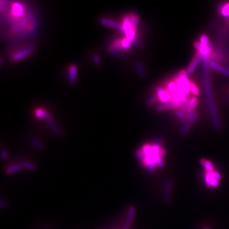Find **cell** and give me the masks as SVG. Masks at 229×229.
<instances>
[{"mask_svg": "<svg viewBox=\"0 0 229 229\" xmlns=\"http://www.w3.org/2000/svg\"><path fill=\"white\" fill-rule=\"evenodd\" d=\"M162 145V142L158 140L152 145H143L136 153V157L142 166L150 172H154L158 167L164 166V157L166 151Z\"/></svg>", "mask_w": 229, "mask_h": 229, "instance_id": "6da1fadb", "label": "cell"}, {"mask_svg": "<svg viewBox=\"0 0 229 229\" xmlns=\"http://www.w3.org/2000/svg\"><path fill=\"white\" fill-rule=\"evenodd\" d=\"M187 73L185 70H182L180 72L177 81L178 89L177 93L173 94V101L180 102L185 96L188 95L191 84L189 82Z\"/></svg>", "mask_w": 229, "mask_h": 229, "instance_id": "7a4b0ae2", "label": "cell"}, {"mask_svg": "<svg viewBox=\"0 0 229 229\" xmlns=\"http://www.w3.org/2000/svg\"><path fill=\"white\" fill-rule=\"evenodd\" d=\"M204 183L208 188H218L222 178L219 171L215 169L213 164H211L204 167Z\"/></svg>", "mask_w": 229, "mask_h": 229, "instance_id": "3957f363", "label": "cell"}, {"mask_svg": "<svg viewBox=\"0 0 229 229\" xmlns=\"http://www.w3.org/2000/svg\"><path fill=\"white\" fill-rule=\"evenodd\" d=\"M122 25L123 28H124L123 33L126 35V38L129 39L132 42L134 41L136 37V30H134L132 27L128 16H126L123 18Z\"/></svg>", "mask_w": 229, "mask_h": 229, "instance_id": "277c9868", "label": "cell"}, {"mask_svg": "<svg viewBox=\"0 0 229 229\" xmlns=\"http://www.w3.org/2000/svg\"><path fill=\"white\" fill-rule=\"evenodd\" d=\"M34 50H35V47L33 46H29V47L22 48L20 50H19L18 52H15L14 54L12 56L10 60L11 61H17L21 60L25 58L26 57L29 56L31 54H32V52H33Z\"/></svg>", "mask_w": 229, "mask_h": 229, "instance_id": "5b68a950", "label": "cell"}, {"mask_svg": "<svg viewBox=\"0 0 229 229\" xmlns=\"http://www.w3.org/2000/svg\"><path fill=\"white\" fill-rule=\"evenodd\" d=\"M179 107H182V102L179 101H170L167 103H163L161 104H158L156 107V110L158 112H163L170 109H174Z\"/></svg>", "mask_w": 229, "mask_h": 229, "instance_id": "8992f818", "label": "cell"}, {"mask_svg": "<svg viewBox=\"0 0 229 229\" xmlns=\"http://www.w3.org/2000/svg\"><path fill=\"white\" fill-rule=\"evenodd\" d=\"M172 186H173V182L171 180H169L168 181L166 182L163 193V200L165 203H167L170 201L171 192L172 190Z\"/></svg>", "mask_w": 229, "mask_h": 229, "instance_id": "52a82bcc", "label": "cell"}, {"mask_svg": "<svg viewBox=\"0 0 229 229\" xmlns=\"http://www.w3.org/2000/svg\"><path fill=\"white\" fill-rule=\"evenodd\" d=\"M12 15L14 17H19L24 13V8L23 5L19 2H15L12 7Z\"/></svg>", "mask_w": 229, "mask_h": 229, "instance_id": "ba28073f", "label": "cell"}, {"mask_svg": "<svg viewBox=\"0 0 229 229\" xmlns=\"http://www.w3.org/2000/svg\"><path fill=\"white\" fill-rule=\"evenodd\" d=\"M202 59H203L202 55L201 54V53L199 52H198V54H197L196 57L194 58V59H193L190 62V64H189V66H188V68L187 69V73L192 74V73H193V72H194L196 69L197 67V65L199 64L200 61Z\"/></svg>", "mask_w": 229, "mask_h": 229, "instance_id": "9c48e42d", "label": "cell"}, {"mask_svg": "<svg viewBox=\"0 0 229 229\" xmlns=\"http://www.w3.org/2000/svg\"><path fill=\"white\" fill-rule=\"evenodd\" d=\"M101 22L102 25L111 27L113 28H116L120 30L121 32H124V28H123L122 23H119L117 22H115L114 21L110 20L108 19H102L101 20Z\"/></svg>", "mask_w": 229, "mask_h": 229, "instance_id": "30bf717a", "label": "cell"}, {"mask_svg": "<svg viewBox=\"0 0 229 229\" xmlns=\"http://www.w3.org/2000/svg\"><path fill=\"white\" fill-rule=\"evenodd\" d=\"M122 39H118L112 42L109 48V52L112 55L118 54V53L121 50L122 47Z\"/></svg>", "mask_w": 229, "mask_h": 229, "instance_id": "8fae6325", "label": "cell"}, {"mask_svg": "<svg viewBox=\"0 0 229 229\" xmlns=\"http://www.w3.org/2000/svg\"><path fill=\"white\" fill-rule=\"evenodd\" d=\"M157 96L159 97V99L161 100V101L163 102L164 103H167L169 102V101H171V96L170 95V94L163 90L162 88H158L157 90Z\"/></svg>", "mask_w": 229, "mask_h": 229, "instance_id": "7c38bea8", "label": "cell"}, {"mask_svg": "<svg viewBox=\"0 0 229 229\" xmlns=\"http://www.w3.org/2000/svg\"><path fill=\"white\" fill-rule=\"evenodd\" d=\"M134 215H135V209L133 206H131L129 207L128 211V215L124 225V229H129L134 219Z\"/></svg>", "mask_w": 229, "mask_h": 229, "instance_id": "4fadbf2b", "label": "cell"}, {"mask_svg": "<svg viewBox=\"0 0 229 229\" xmlns=\"http://www.w3.org/2000/svg\"><path fill=\"white\" fill-rule=\"evenodd\" d=\"M77 67L75 65H72L69 68L68 78L69 82L73 84L77 82Z\"/></svg>", "mask_w": 229, "mask_h": 229, "instance_id": "5bb4252c", "label": "cell"}, {"mask_svg": "<svg viewBox=\"0 0 229 229\" xmlns=\"http://www.w3.org/2000/svg\"><path fill=\"white\" fill-rule=\"evenodd\" d=\"M209 66H210V67H211L213 69L217 70V71H218V72H220V73H222L224 74L225 75L229 77V69H228L220 66L219 64H218L217 63H216L214 61L209 62Z\"/></svg>", "mask_w": 229, "mask_h": 229, "instance_id": "9a60e30c", "label": "cell"}, {"mask_svg": "<svg viewBox=\"0 0 229 229\" xmlns=\"http://www.w3.org/2000/svg\"><path fill=\"white\" fill-rule=\"evenodd\" d=\"M194 47L199 50L203 57H208L209 54V48L208 46L204 45L199 42H196L194 43Z\"/></svg>", "mask_w": 229, "mask_h": 229, "instance_id": "2e32d148", "label": "cell"}, {"mask_svg": "<svg viewBox=\"0 0 229 229\" xmlns=\"http://www.w3.org/2000/svg\"><path fill=\"white\" fill-rule=\"evenodd\" d=\"M135 69L136 71L137 72V74L138 75V76L141 78H143L145 77V69L143 67V64L137 61L136 62L135 64Z\"/></svg>", "mask_w": 229, "mask_h": 229, "instance_id": "e0dca14e", "label": "cell"}, {"mask_svg": "<svg viewBox=\"0 0 229 229\" xmlns=\"http://www.w3.org/2000/svg\"><path fill=\"white\" fill-rule=\"evenodd\" d=\"M35 115L38 118H45L47 120H50L51 116L49 114L48 112H46L42 108H38L37 109L36 112H35Z\"/></svg>", "mask_w": 229, "mask_h": 229, "instance_id": "ac0fdd59", "label": "cell"}, {"mask_svg": "<svg viewBox=\"0 0 229 229\" xmlns=\"http://www.w3.org/2000/svg\"><path fill=\"white\" fill-rule=\"evenodd\" d=\"M47 124L48 127L50 128V129L54 132L56 135L57 136H61L62 135V131L59 128V127L55 124V123L52 121L51 120H47Z\"/></svg>", "mask_w": 229, "mask_h": 229, "instance_id": "d6986e66", "label": "cell"}, {"mask_svg": "<svg viewBox=\"0 0 229 229\" xmlns=\"http://www.w3.org/2000/svg\"><path fill=\"white\" fill-rule=\"evenodd\" d=\"M22 168V166L21 164H15L8 167L6 169V172L8 174H12L15 172L19 171Z\"/></svg>", "mask_w": 229, "mask_h": 229, "instance_id": "ffe728a7", "label": "cell"}, {"mask_svg": "<svg viewBox=\"0 0 229 229\" xmlns=\"http://www.w3.org/2000/svg\"><path fill=\"white\" fill-rule=\"evenodd\" d=\"M129 19L130 20V22L132 26V27L134 28V30L136 29L138 23H139V17L137 15L134 14V13H131L129 16Z\"/></svg>", "mask_w": 229, "mask_h": 229, "instance_id": "44dd1931", "label": "cell"}, {"mask_svg": "<svg viewBox=\"0 0 229 229\" xmlns=\"http://www.w3.org/2000/svg\"><path fill=\"white\" fill-rule=\"evenodd\" d=\"M22 167L29 170V171H34L37 169V166L34 164H33L31 162H29V161H23L22 162V163H21Z\"/></svg>", "mask_w": 229, "mask_h": 229, "instance_id": "7402d4cb", "label": "cell"}, {"mask_svg": "<svg viewBox=\"0 0 229 229\" xmlns=\"http://www.w3.org/2000/svg\"><path fill=\"white\" fill-rule=\"evenodd\" d=\"M31 141L32 145L37 149H38L39 150H42L43 148V145H42V143L40 142V141L38 139L32 137V138H31Z\"/></svg>", "mask_w": 229, "mask_h": 229, "instance_id": "603a6c76", "label": "cell"}, {"mask_svg": "<svg viewBox=\"0 0 229 229\" xmlns=\"http://www.w3.org/2000/svg\"><path fill=\"white\" fill-rule=\"evenodd\" d=\"M132 42L131 40H130L129 39L125 38L122 39V47L124 49H125L126 50H128L130 49L131 45H132Z\"/></svg>", "mask_w": 229, "mask_h": 229, "instance_id": "cb8c5ba5", "label": "cell"}, {"mask_svg": "<svg viewBox=\"0 0 229 229\" xmlns=\"http://www.w3.org/2000/svg\"><path fill=\"white\" fill-rule=\"evenodd\" d=\"M190 128H191V124L188 122H186L181 129V134L182 135H186L190 130Z\"/></svg>", "mask_w": 229, "mask_h": 229, "instance_id": "d4e9b609", "label": "cell"}, {"mask_svg": "<svg viewBox=\"0 0 229 229\" xmlns=\"http://www.w3.org/2000/svg\"><path fill=\"white\" fill-rule=\"evenodd\" d=\"M176 115H177V116L180 118L181 120H182L184 122H188V120H189V117L187 115V114H185L182 111H177V112H176Z\"/></svg>", "mask_w": 229, "mask_h": 229, "instance_id": "484cf974", "label": "cell"}, {"mask_svg": "<svg viewBox=\"0 0 229 229\" xmlns=\"http://www.w3.org/2000/svg\"><path fill=\"white\" fill-rule=\"evenodd\" d=\"M168 88H169V91L172 94V95L177 93V89H178V87H177V83H174V82L169 83V85H168Z\"/></svg>", "mask_w": 229, "mask_h": 229, "instance_id": "4316f807", "label": "cell"}, {"mask_svg": "<svg viewBox=\"0 0 229 229\" xmlns=\"http://www.w3.org/2000/svg\"><path fill=\"white\" fill-rule=\"evenodd\" d=\"M197 104H198V100L190 106V107L189 108V109L186 112V114H187V116H188L190 117L192 115V113L194 112H193V110H194L195 108H196V107L197 106Z\"/></svg>", "mask_w": 229, "mask_h": 229, "instance_id": "83f0119b", "label": "cell"}, {"mask_svg": "<svg viewBox=\"0 0 229 229\" xmlns=\"http://www.w3.org/2000/svg\"><path fill=\"white\" fill-rule=\"evenodd\" d=\"M222 14L223 17H228L229 16V3L223 5L221 9Z\"/></svg>", "mask_w": 229, "mask_h": 229, "instance_id": "f1b7e54d", "label": "cell"}, {"mask_svg": "<svg viewBox=\"0 0 229 229\" xmlns=\"http://www.w3.org/2000/svg\"><path fill=\"white\" fill-rule=\"evenodd\" d=\"M199 117V114L197 112H194L192 115L189 117V120H188V122L190 123V124L192 125L193 124H194L195 122L197 120V118Z\"/></svg>", "mask_w": 229, "mask_h": 229, "instance_id": "f546056e", "label": "cell"}, {"mask_svg": "<svg viewBox=\"0 0 229 229\" xmlns=\"http://www.w3.org/2000/svg\"><path fill=\"white\" fill-rule=\"evenodd\" d=\"M190 91L192 94L195 96H198L199 94V91L197 85L195 83H191L190 85Z\"/></svg>", "mask_w": 229, "mask_h": 229, "instance_id": "4dcf8cb0", "label": "cell"}, {"mask_svg": "<svg viewBox=\"0 0 229 229\" xmlns=\"http://www.w3.org/2000/svg\"><path fill=\"white\" fill-rule=\"evenodd\" d=\"M157 97L155 95H153V96H152L149 97L147 99V100L146 101V105L147 106H151L152 104H153L155 102V101L157 99Z\"/></svg>", "mask_w": 229, "mask_h": 229, "instance_id": "1f68e13d", "label": "cell"}, {"mask_svg": "<svg viewBox=\"0 0 229 229\" xmlns=\"http://www.w3.org/2000/svg\"><path fill=\"white\" fill-rule=\"evenodd\" d=\"M200 40H201V44H202L204 45L208 46V45H209V40H208L207 37L206 36V35H202V36L201 37Z\"/></svg>", "mask_w": 229, "mask_h": 229, "instance_id": "d6a6232c", "label": "cell"}, {"mask_svg": "<svg viewBox=\"0 0 229 229\" xmlns=\"http://www.w3.org/2000/svg\"><path fill=\"white\" fill-rule=\"evenodd\" d=\"M190 107V104L189 102L188 103H186V104H184L182 106V107L180 108V111L184 112H187L189 108Z\"/></svg>", "mask_w": 229, "mask_h": 229, "instance_id": "836d02e7", "label": "cell"}, {"mask_svg": "<svg viewBox=\"0 0 229 229\" xmlns=\"http://www.w3.org/2000/svg\"><path fill=\"white\" fill-rule=\"evenodd\" d=\"M132 43H133L134 45L137 47H142L143 45V42L142 41L138 40H134Z\"/></svg>", "mask_w": 229, "mask_h": 229, "instance_id": "e575fe53", "label": "cell"}, {"mask_svg": "<svg viewBox=\"0 0 229 229\" xmlns=\"http://www.w3.org/2000/svg\"><path fill=\"white\" fill-rule=\"evenodd\" d=\"M1 157H2V158L3 160H5L7 158L8 156V152L5 150H2V152H1Z\"/></svg>", "mask_w": 229, "mask_h": 229, "instance_id": "d590c367", "label": "cell"}, {"mask_svg": "<svg viewBox=\"0 0 229 229\" xmlns=\"http://www.w3.org/2000/svg\"><path fill=\"white\" fill-rule=\"evenodd\" d=\"M93 60H94V63L96 64V65H99L100 64V59H99V57L97 56V55H94V57H93Z\"/></svg>", "mask_w": 229, "mask_h": 229, "instance_id": "8d00e7d4", "label": "cell"}, {"mask_svg": "<svg viewBox=\"0 0 229 229\" xmlns=\"http://www.w3.org/2000/svg\"><path fill=\"white\" fill-rule=\"evenodd\" d=\"M189 100H190V99H189L188 95V96H185V97L183 98V99L182 100V103H183V104H186V103H188V101H189Z\"/></svg>", "mask_w": 229, "mask_h": 229, "instance_id": "74e56055", "label": "cell"}, {"mask_svg": "<svg viewBox=\"0 0 229 229\" xmlns=\"http://www.w3.org/2000/svg\"><path fill=\"white\" fill-rule=\"evenodd\" d=\"M6 204H7L6 202L3 199H2L1 200V207H2V208H3V207H5L6 206Z\"/></svg>", "mask_w": 229, "mask_h": 229, "instance_id": "f35d334b", "label": "cell"}, {"mask_svg": "<svg viewBox=\"0 0 229 229\" xmlns=\"http://www.w3.org/2000/svg\"><path fill=\"white\" fill-rule=\"evenodd\" d=\"M203 229H210V228H204Z\"/></svg>", "mask_w": 229, "mask_h": 229, "instance_id": "ab89813d", "label": "cell"}, {"mask_svg": "<svg viewBox=\"0 0 229 229\" xmlns=\"http://www.w3.org/2000/svg\"><path fill=\"white\" fill-rule=\"evenodd\" d=\"M228 99H229V91H228Z\"/></svg>", "mask_w": 229, "mask_h": 229, "instance_id": "60d3db41", "label": "cell"}]
</instances>
